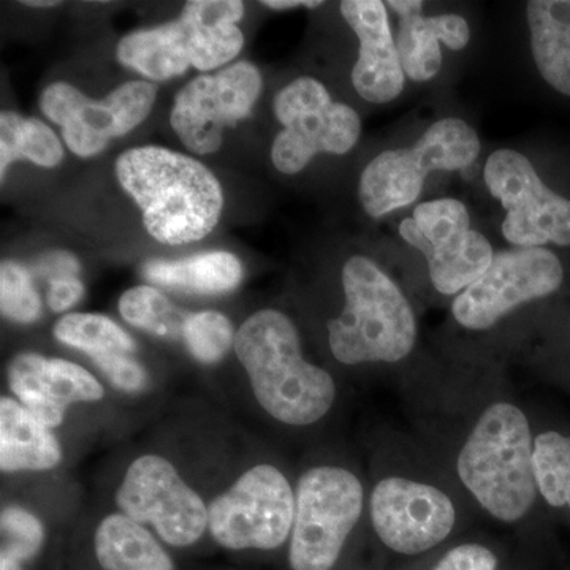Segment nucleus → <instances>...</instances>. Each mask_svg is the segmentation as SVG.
<instances>
[{"mask_svg": "<svg viewBox=\"0 0 570 570\" xmlns=\"http://www.w3.org/2000/svg\"><path fill=\"white\" fill-rule=\"evenodd\" d=\"M91 360L105 379L119 392L138 395L148 390V371L129 354H97L91 355Z\"/></svg>", "mask_w": 570, "mask_h": 570, "instance_id": "obj_31", "label": "nucleus"}, {"mask_svg": "<svg viewBox=\"0 0 570 570\" xmlns=\"http://www.w3.org/2000/svg\"><path fill=\"white\" fill-rule=\"evenodd\" d=\"M370 515L382 543L411 557L439 546L456 520L455 505L444 491L404 478H387L374 487Z\"/></svg>", "mask_w": 570, "mask_h": 570, "instance_id": "obj_16", "label": "nucleus"}, {"mask_svg": "<svg viewBox=\"0 0 570 570\" xmlns=\"http://www.w3.org/2000/svg\"><path fill=\"white\" fill-rule=\"evenodd\" d=\"M22 6L28 7H36V9H51V7H58L59 2H48V0H45V2H36V0H31V2H22Z\"/></svg>", "mask_w": 570, "mask_h": 570, "instance_id": "obj_36", "label": "nucleus"}, {"mask_svg": "<svg viewBox=\"0 0 570 570\" xmlns=\"http://www.w3.org/2000/svg\"><path fill=\"white\" fill-rule=\"evenodd\" d=\"M343 313L326 325L337 362L354 366L406 358L417 341V321L395 281L371 258L354 255L343 268Z\"/></svg>", "mask_w": 570, "mask_h": 570, "instance_id": "obj_4", "label": "nucleus"}, {"mask_svg": "<svg viewBox=\"0 0 570 570\" xmlns=\"http://www.w3.org/2000/svg\"><path fill=\"white\" fill-rule=\"evenodd\" d=\"M527 20L540 77L570 96V0H531Z\"/></svg>", "mask_w": 570, "mask_h": 570, "instance_id": "obj_22", "label": "nucleus"}, {"mask_svg": "<svg viewBox=\"0 0 570 570\" xmlns=\"http://www.w3.org/2000/svg\"><path fill=\"white\" fill-rule=\"evenodd\" d=\"M235 330L219 311L187 314L183 341L187 351L202 365H216L235 344Z\"/></svg>", "mask_w": 570, "mask_h": 570, "instance_id": "obj_29", "label": "nucleus"}, {"mask_svg": "<svg viewBox=\"0 0 570 570\" xmlns=\"http://www.w3.org/2000/svg\"><path fill=\"white\" fill-rule=\"evenodd\" d=\"M37 268H39L40 275L50 276V281H52L63 276H78L80 264L71 254L55 253L40 261Z\"/></svg>", "mask_w": 570, "mask_h": 570, "instance_id": "obj_34", "label": "nucleus"}, {"mask_svg": "<svg viewBox=\"0 0 570 570\" xmlns=\"http://www.w3.org/2000/svg\"><path fill=\"white\" fill-rule=\"evenodd\" d=\"M0 570H29L43 553L48 530L43 519L20 502L3 504L0 512Z\"/></svg>", "mask_w": 570, "mask_h": 570, "instance_id": "obj_25", "label": "nucleus"}, {"mask_svg": "<svg viewBox=\"0 0 570 570\" xmlns=\"http://www.w3.org/2000/svg\"><path fill=\"white\" fill-rule=\"evenodd\" d=\"M431 570H498V558L479 543H463L448 551Z\"/></svg>", "mask_w": 570, "mask_h": 570, "instance_id": "obj_32", "label": "nucleus"}, {"mask_svg": "<svg viewBox=\"0 0 570 570\" xmlns=\"http://www.w3.org/2000/svg\"><path fill=\"white\" fill-rule=\"evenodd\" d=\"M115 505L168 549L189 550L208 535V501L163 453L130 461L115 491Z\"/></svg>", "mask_w": 570, "mask_h": 570, "instance_id": "obj_9", "label": "nucleus"}, {"mask_svg": "<svg viewBox=\"0 0 570 570\" xmlns=\"http://www.w3.org/2000/svg\"><path fill=\"white\" fill-rule=\"evenodd\" d=\"M156 85L129 81L104 100H92L69 82H52L41 94L40 107L58 124L71 153L92 157L102 153L112 138L124 137L140 126L156 102Z\"/></svg>", "mask_w": 570, "mask_h": 570, "instance_id": "obj_14", "label": "nucleus"}, {"mask_svg": "<svg viewBox=\"0 0 570 570\" xmlns=\"http://www.w3.org/2000/svg\"><path fill=\"white\" fill-rule=\"evenodd\" d=\"M146 279L165 288L217 295L235 291L245 276L242 262L225 250H213L179 258V261H153L145 265Z\"/></svg>", "mask_w": 570, "mask_h": 570, "instance_id": "obj_23", "label": "nucleus"}, {"mask_svg": "<svg viewBox=\"0 0 570 570\" xmlns=\"http://www.w3.org/2000/svg\"><path fill=\"white\" fill-rule=\"evenodd\" d=\"M485 184L505 209L502 235L517 247L570 246V200L540 179L534 165L515 149L494 151Z\"/></svg>", "mask_w": 570, "mask_h": 570, "instance_id": "obj_12", "label": "nucleus"}, {"mask_svg": "<svg viewBox=\"0 0 570 570\" xmlns=\"http://www.w3.org/2000/svg\"><path fill=\"white\" fill-rule=\"evenodd\" d=\"M262 88L261 70L247 61L202 75L176 96L171 127L189 151L198 156L219 151L224 129L250 115Z\"/></svg>", "mask_w": 570, "mask_h": 570, "instance_id": "obj_15", "label": "nucleus"}, {"mask_svg": "<svg viewBox=\"0 0 570 570\" xmlns=\"http://www.w3.org/2000/svg\"><path fill=\"white\" fill-rule=\"evenodd\" d=\"M89 551L96 570H178L163 540L118 510L94 524Z\"/></svg>", "mask_w": 570, "mask_h": 570, "instance_id": "obj_20", "label": "nucleus"}, {"mask_svg": "<svg viewBox=\"0 0 570 570\" xmlns=\"http://www.w3.org/2000/svg\"><path fill=\"white\" fill-rule=\"evenodd\" d=\"M234 348L255 401L276 422L311 426L332 411L335 379L307 362L298 330L281 311L261 309L247 317Z\"/></svg>", "mask_w": 570, "mask_h": 570, "instance_id": "obj_1", "label": "nucleus"}, {"mask_svg": "<svg viewBox=\"0 0 570 570\" xmlns=\"http://www.w3.org/2000/svg\"><path fill=\"white\" fill-rule=\"evenodd\" d=\"M262 6L272 10H292V9H317L322 6V0H264Z\"/></svg>", "mask_w": 570, "mask_h": 570, "instance_id": "obj_35", "label": "nucleus"}, {"mask_svg": "<svg viewBox=\"0 0 570 570\" xmlns=\"http://www.w3.org/2000/svg\"><path fill=\"white\" fill-rule=\"evenodd\" d=\"M480 154V138L466 121L445 118L431 124L411 148L374 157L360 176L358 198L371 217L414 204L431 171L464 170Z\"/></svg>", "mask_w": 570, "mask_h": 570, "instance_id": "obj_7", "label": "nucleus"}, {"mask_svg": "<svg viewBox=\"0 0 570 570\" xmlns=\"http://www.w3.org/2000/svg\"><path fill=\"white\" fill-rule=\"evenodd\" d=\"M340 10L360 41L358 61L352 70L355 91L371 104L392 102L403 92L406 75L390 28L387 3L344 0Z\"/></svg>", "mask_w": 570, "mask_h": 570, "instance_id": "obj_18", "label": "nucleus"}, {"mask_svg": "<svg viewBox=\"0 0 570 570\" xmlns=\"http://www.w3.org/2000/svg\"><path fill=\"white\" fill-rule=\"evenodd\" d=\"M363 485L354 472L318 464L295 487V517L288 539L292 570H333L362 519Z\"/></svg>", "mask_w": 570, "mask_h": 570, "instance_id": "obj_8", "label": "nucleus"}, {"mask_svg": "<svg viewBox=\"0 0 570 570\" xmlns=\"http://www.w3.org/2000/svg\"><path fill=\"white\" fill-rule=\"evenodd\" d=\"M63 148L58 135L37 118H22L14 111L0 115V178L17 160H29L39 167H58Z\"/></svg>", "mask_w": 570, "mask_h": 570, "instance_id": "obj_24", "label": "nucleus"}, {"mask_svg": "<svg viewBox=\"0 0 570 570\" xmlns=\"http://www.w3.org/2000/svg\"><path fill=\"white\" fill-rule=\"evenodd\" d=\"M459 475L480 505L513 523L538 497L530 422L515 404H491L480 415L459 456Z\"/></svg>", "mask_w": 570, "mask_h": 570, "instance_id": "obj_3", "label": "nucleus"}, {"mask_svg": "<svg viewBox=\"0 0 570 570\" xmlns=\"http://www.w3.org/2000/svg\"><path fill=\"white\" fill-rule=\"evenodd\" d=\"M63 450L55 430L43 425L13 396L0 397L2 474H37L61 466Z\"/></svg>", "mask_w": 570, "mask_h": 570, "instance_id": "obj_21", "label": "nucleus"}, {"mask_svg": "<svg viewBox=\"0 0 570 570\" xmlns=\"http://www.w3.org/2000/svg\"><path fill=\"white\" fill-rule=\"evenodd\" d=\"M390 9L401 18L396 47L404 75L412 81L433 80L442 66L441 41L460 51L471 40L468 21L460 14L422 17V0H390Z\"/></svg>", "mask_w": 570, "mask_h": 570, "instance_id": "obj_19", "label": "nucleus"}, {"mask_svg": "<svg viewBox=\"0 0 570 570\" xmlns=\"http://www.w3.org/2000/svg\"><path fill=\"white\" fill-rule=\"evenodd\" d=\"M56 340L85 354H132L137 343L121 325L102 314L71 313L56 322Z\"/></svg>", "mask_w": 570, "mask_h": 570, "instance_id": "obj_26", "label": "nucleus"}, {"mask_svg": "<svg viewBox=\"0 0 570 570\" xmlns=\"http://www.w3.org/2000/svg\"><path fill=\"white\" fill-rule=\"evenodd\" d=\"M564 281L560 258L546 247H515L494 254L490 268L452 305L463 328L482 332L524 303L554 294Z\"/></svg>", "mask_w": 570, "mask_h": 570, "instance_id": "obj_13", "label": "nucleus"}, {"mask_svg": "<svg viewBox=\"0 0 570 570\" xmlns=\"http://www.w3.org/2000/svg\"><path fill=\"white\" fill-rule=\"evenodd\" d=\"M0 311L17 324H33L40 317L41 298L32 275L17 262L6 261L0 266Z\"/></svg>", "mask_w": 570, "mask_h": 570, "instance_id": "obj_30", "label": "nucleus"}, {"mask_svg": "<svg viewBox=\"0 0 570 570\" xmlns=\"http://www.w3.org/2000/svg\"><path fill=\"white\" fill-rule=\"evenodd\" d=\"M7 384L14 400L51 430L63 425L69 407L105 397L102 382L85 366L36 352H21L10 360Z\"/></svg>", "mask_w": 570, "mask_h": 570, "instance_id": "obj_17", "label": "nucleus"}, {"mask_svg": "<svg viewBox=\"0 0 570 570\" xmlns=\"http://www.w3.org/2000/svg\"><path fill=\"white\" fill-rule=\"evenodd\" d=\"M400 235L425 255L431 283L442 295H456L474 284L493 262L489 239L472 230L466 205L438 198L415 206Z\"/></svg>", "mask_w": 570, "mask_h": 570, "instance_id": "obj_11", "label": "nucleus"}, {"mask_svg": "<svg viewBox=\"0 0 570 570\" xmlns=\"http://www.w3.org/2000/svg\"><path fill=\"white\" fill-rule=\"evenodd\" d=\"M116 176L140 206L146 230L163 245L200 242L219 223L223 187L193 157L160 146H141L118 157Z\"/></svg>", "mask_w": 570, "mask_h": 570, "instance_id": "obj_2", "label": "nucleus"}, {"mask_svg": "<svg viewBox=\"0 0 570 570\" xmlns=\"http://www.w3.org/2000/svg\"><path fill=\"white\" fill-rule=\"evenodd\" d=\"M85 295V285L78 276H63L50 281L48 306L52 313H66L77 305Z\"/></svg>", "mask_w": 570, "mask_h": 570, "instance_id": "obj_33", "label": "nucleus"}, {"mask_svg": "<svg viewBox=\"0 0 570 570\" xmlns=\"http://www.w3.org/2000/svg\"><path fill=\"white\" fill-rule=\"evenodd\" d=\"M273 108L284 126L272 146L273 165L281 174H299L317 154L343 156L362 135L358 112L333 102L325 86L314 78H298L285 86Z\"/></svg>", "mask_w": 570, "mask_h": 570, "instance_id": "obj_10", "label": "nucleus"}, {"mask_svg": "<svg viewBox=\"0 0 570 570\" xmlns=\"http://www.w3.org/2000/svg\"><path fill=\"white\" fill-rule=\"evenodd\" d=\"M239 0H190L181 17L157 28L130 32L119 41L118 61L153 81H167L190 67L216 70L243 50Z\"/></svg>", "mask_w": 570, "mask_h": 570, "instance_id": "obj_5", "label": "nucleus"}, {"mask_svg": "<svg viewBox=\"0 0 570 570\" xmlns=\"http://www.w3.org/2000/svg\"><path fill=\"white\" fill-rule=\"evenodd\" d=\"M534 474L550 505L570 509V436L547 431L534 439Z\"/></svg>", "mask_w": 570, "mask_h": 570, "instance_id": "obj_28", "label": "nucleus"}, {"mask_svg": "<svg viewBox=\"0 0 570 570\" xmlns=\"http://www.w3.org/2000/svg\"><path fill=\"white\" fill-rule=\"evenodd\" d=\"M295 489L273 463L239 472L208 502V538L232 553H268L291 539Z\"/></svg>", "mask_w": 570, "mask_h": 570, "instance_id": "obj_6", "label": "nucleus"}, {"mask_svg": "<svg viewBox=\"0 0 570 570\" xmlns=\"http://www.w3.org/2000/svg\"><path fill=\"white\" fill-rule=\"evenodd\" d=\"M119 313L127 324L164 340L183 337L187 317L151 285H138L124 292L119 298Z\"/></svg>", "mask_w": 570, "mask_h": 570, "instance_id": "obj_27", "label": "nucleus"}]
</instances>
